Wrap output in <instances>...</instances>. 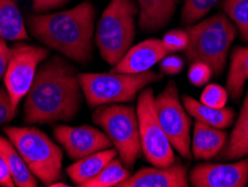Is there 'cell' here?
Returning <instances> with one entry per match:
<instances>
[{
    "label": "cell",
    "mask_w": 248,
    "mask_h": 187,
    "mask_svg": "<svg viewBox=\"0 0 248 187\" xmlns=\"http://www.w3.org/2000/svg\"><path fill=\"white\" fill-rule=\"evenodd\" d=\"M83 95L75 68L54 56L37 69L25 101V122L45 124L72 120L81 109Z\"/></svg>",
    "instance_id": "cell-1"
},
{
    "label": "cell",
    "mask_w": 248,
    "mask_h": 187,
    "mask_svg": "<svg viewBox=\"0 0 248 187\" xmlns=\"http://www.w3.org/2000/svg\"><path fill=\"white\" fill-rule=\"evenodd\" d=\"M95 9L91 1L74 8L27 18L32 36L69 60L86 63L92 58Z\"/></svg>",
    "instance_id": "cell-2"
},
{
    "label": "cell",
    "mask_w": 248,
    "mask_h": 187,
    "mask_svg": "<svg viewBox=\"0 0 248 187\" xmlns=\"http://www.w3.org/2000/svg\"><path fill=\"white\" fill-rule=\"evenodd\" d=\"M189 43L185 50L190 63L202 62L209 65L214 74L224 71L232 43L237 34V27L227 16L216 14L199 24L187 28Z\"/></svg>",
    "instance_id": "cell-3"
},
{
    "label": "cell",
    "mask_w": 248,
    "mask_h": 187,
    "mask_svg": "<svg viewBox=\"0 0 248 187\" xmlns=\"http://www.w3.org/2000/svg\"><path fill=\"white\" fill-rule=\"evenodd\" d=\"M139 6L134 0H112L98 20L95 42L101 56L115 67L132 46Z\"/></svg>",
    "instance_id": "cell-4"
},
{
    "label": "cell",
    "mask_w": 248,
    "mask_h": 187,
    "mask_svg": "<svg viewBox=\"0 0 248 187\" xmlns=\"http://www.w3.org/2000/svg\"><path fill=\"white\" fill-rule=\"evenodd\" d=\"M5 133L39 181L49 186L62 179L63 152L48 136L35 127H6Z\"/></svg>",
    "instance_id": "cell-5"
},
{
    "label": "cell",
    "mask_w": 248,
    "mask_h": 187,
    "mask_svg": "<svg viewBox=\"0 0 248 187\" xmlns=\"http://www.w3.org/2000/svg\"><path fill=\"white\" fill-rule=\"evenodd\" d=\"M83 94L91 108L108 103L132 101L149 84L162 80V74L145 71L138 74L127 73H81L78 74Z\"/></svg>",
    "instance_id": "cell-6"
},
{
    "label": "cell",
    "mask_w": 248,
    "mask_h": 187,
    "mask_svg": "<svg viewBox=\"0 0 248 187\" xmlns=\"http://www.w3.org/2000/svg\"><path fill=\"white\" fill-rule=\"evenodd\" d=\"M92 118L110 138L124 166L133 167L142 152L136 110L131 105L103 104L97 107Z\"/></svg>",
    "instance_id": "cell-7"
},
{
    "label": "cell",
    "mask_w": 248,
    "mask_h": 187,
    "mask_svg": "<svg viewBox=\"0 0 248 187\" xmlns=\"http://www.w3.org/2000/svg\"><path fill=\"white\" fill-rule=\"evenodd\" d=\"M151 87L139 95L137 115L139 120L141 149L145 158L155 167H168L174 164L173 147L158 120Z\"/></svg>",
    "instance_id": "cell-8"
},
{
    "label": "cell",
    "mask_w": 248,
    "mask_h": 187,
    "mask_svg": "<svg viewBox=\"0 0 248 187\" xmlns=\"http://www.w3.org/2000/svg\"><path fill=\"white\" fill-rule=\"evenodd\" d=\"M155 102L158 120L172 147L184 158H191V120L179 100L176 83L170 81Z\"/></svg>",
    "instance_id": "cell-9"
},
{
    "label": "cell",
    "mask_w": 248,
    "mask_h": 187,
    "mask_svg": "<svg viewBox=\"0 0 248 187\" xmlns=\"http://www.w3.org/2000/svg\"><path fill=\"white\" fill-rule=\"evenodd\" d=\"M48 55V50L29 44L19 43L13 47L3 80L15 109L18 108L23 98L29 92L38 65L45 61Z\"/></svg>",
    "instance_id": "cell-10"
},
{
    "label": "cell",
    "mask_w": 248,
    "mask_h": 187,
    "mask_svg": "<svg viewBox=\"0 0 248 187\" xmlns=\"http://www.w3.org/2000/svg\"><path fill=\"white\" fill-rule=\"evenodd\" d=\"M54 135L73 160H79L113 146L107 134L91 126H58L54 129Z\"/></svg>",
    "instance_id": "cell-11"
},
{
    "label": "cell",
    "mask_w": 248,
    "mask_h": 187,
    "mask_svg": "<svg viewBox=\"0 0 248 187\" xmlns=\"http://www.w3.org/2000/svg\"><path fill=\"white\" fill-rule=\"evenodd\" d=\"M195 187H244L248 184V158L232 164H200L190 171Z\"/></svg>",
    "instance_id": "cell-12"
},
{
    "label": "cell",
    "mask_w": 248,
    "mask_h": 187,
    "mask_svg": "<svg viewBox=\"0 0 248 187\" xmlns=\"http://www.w3.org/2000/svg\"><path fill=\"white\" fill-rule=\"evenodd\" d=\"M168 53L169 52L163 45L162 40L155 38L145 39L138 45L131 47L122 60L112 69V72L138 74L149 71V68L167 56Z\"/></svg>",
    "instance_id": "cell-13"
},
{
    "label": "cell",
    "mask_w": 248,
    "mask_h": 187,
    "mask_svg": "<svg viewBox=\"0 0 248 187\" xmlns=\"http://www.w3.org/2000/svg\"><path fill=\"white\" fill-rule=\"evenodd\" d=\"M187 170L181 164L168 167H144L118 187H187Z\"/></svg>",
    "instance_id": "cell-14"
},
{
    "label": "cell",
    "mask_w": 248,
    "mask_h": 187,
    "mask_svg": "<svg viewBox=\"0 0 248 187\" xmlns=\"http://www.w3.org/2000/svg\"><path fill=\"white\" fill-rule=\"evenodd\" d=\"M227 142V134L197 120L193 127L191 153L196 159L209 160L217 157Z\"/></svg>",
    "instance_id": "cell-15"
},
{
    "label": "cell",
    "mask_w": 248,
    "mask_h": 187,
    "mask_svg": "<svg viewBox=\"0 0 248 187\" xmlns=\"http://www.w3.org/2000/svg\"><path fill=\"white\" fill-rule=\"evenodd\" d=\"M140 7L139 25L149 32L165 27L172 18L178 0H137Z\"/></svg>",
    "instance_id": "cell-16"
},
{
    "label": "cell",
    "mask_w": 248,
    "mask_h": 187,
    "mask_svg": "<svg viewBox=\"0 0 248 187\" xmlns=\"http://www.w3.org/2000/svg\"><path fill=\"white\" fill-rule=\"evenodd\" d=\"M116 155H118L116 149L108 148L100 150L92 155L76 160V163L67 167L66 171L73 183L82 186L86 182L95 177L112 159L115 158Z\"/></svg>",
    "instance_id": "cell-17"
},
{
    "label": "cell",
    "mask_w": 248,
    "mask_h": 187,
    "mask_svg": "<svg viewBox=\"0 0 248 187\" xmlns=\"http://www.w3.org/2000/svg\"><path fill=\"white\" fill-rule=\"evenodd\" d=\"M0 157L5 161L15 186L36 187L37 177L31 173L27 164L9 139L0 137Z\"/></svg>",
    "instance_id": "cell-18"
},
{
    "label": "cell",
    "mask_w": 248,
    "mask_h": 187,
    "mask_svg": "<svg viewBox=\"0 0 248 187\" xmlns=\"http://www.w3.org/2000/svg\"><path fill=\"white\" fill-rule=\"evenodd\" d=\"M0 38L14 42L28 39L17 0H0Z\"/></svg>",
    "instance_id": "cell-19"
},
{
    "label": "cell",
    "mask_w": 248,
    "mask_h": 187,
    "mask_svg": "<svg viewBox=\"0 0 248 187\" xmlns=\"http://www.w3.org/2000/svg\"><path fill=\"white\" fill-rule=\"evenodd\" d=\"M182 102L189 115L196 118V120L202 121L218 129L228 128L234 121L235 113L234 110L231 108H211L209 105L203 104L202 102L195 100L189 95H184Z\"/></svg>",
    "instance_id": "cell-20"
},
{
    "label": "cell",
    "mask_w": 248,
    "mask_h": 187,
    "mask_svg": "<svg viewBox=\"0 0 248 187\" xmlns=\"http://www.w3.org/2000/svg\"><path fill=\"white\" fill-rule=\"evenodd\" d=\"M248 80V46H238L232 51L226 82V90L232 99L238 100Z\"/></svg>",
    "instance_id": "cell-21"
},
{
    "label": "cell",
    "mask_w": 248,
    "mask_h": 187,
    "mask_svg": "<svg viewBox=\"0 0 248 187\" xmlns=\"http://www.w3.org/2000/svg\"><path fill=\"white\" fill-rule=\"evenodd\" d=\"M129 170L121 159H112L95 177L86 182L81 187H118L130 177Z\"/></svg>",
    "instance_id": "cell-22"
},
{
    "label": "cell",
    "mask_w": 248,
    "mask_h": 187,
    "mask_svg": "<svg viewBox=\"0 0 248 187\" xmlns=\"http://www.w3.org/2000/svg\"><path fill=\"white\" fill-rule=\"evenodd\" d=\"M248 156V124L232 129V133L222 148L218 158L229 160Z\"/></svg>",
    "instance_id": "cell-23"
},
{
    "label": "cell",
    "mask_w": 248,
    "mask_h": 187,
    "mask_svg": "<svg viewBox=\"0 0 248 187\" xmlns=\"http://www.w3.org/2000/svg\"><path fill=\"white\" fill-rule=\"evenodd\" d=\"M221 6L238 28L240 37L248 43V0H224Z\"/></svg>",
    "instance_id": "cell-24"
},
{
    "label": "cell",
    "mask_w": 248,
    "mask_h": 187,
    "mask_svg": "<svg viewBox=\"0 0 248 187\" xmlns=\"http://www.w3.org/2000/svg\"><path fill=\"white\" fill-rule=\"evenodd\" d=\"M219 0H185L181 19L185 25L190 26L210 12Z\"/></svg>",
    "instance_id": "cell-25"
},
{
    "label": "cell",
    "mask_w": 248,
    "mask_h": 187,
    "mask_svg": "<svg viewBox=\"0 0 248 187\" xmlns=\"http://www.w3.org/2000/svg\"><path fill=\"white\" fill-rule=\"evenodd\" d=\"M227 90L220 86L219 84H209L202 91L200 102H202L206 105H209L211 108L221 109L225 108L226 103H227Z\"/></svg>",
    "instance_id": "cell-26"
},
{
    "label": "cell",
    "mask_w": 248,
    "mask_h": 187,
    "mask_svg": "<svg viewBox=\"0 0 248 187\" xmlns=\"http://www.w3.org/2000/svg\"><path fill=\"white\" fill-rule=\"evenodd\" d=\"M168 52H179L187 49L189 36L187 31L182 29H172L168 32L161 39Z\"/></svg>",
    "instance_id": "cell-27"
},
{
    "label": "cell",
    "mask_w": 248,
    "mask_h": 187,
    "mask_svg": "<svg viewBox=\"0 0 248 187\" xmlns=\"http://www.w3.org/2000/svg\"><path fill=\"white\" fill-rule=\"evenodd\" d=\"M213 71L209 65L202 62H195L191 63V67L188 71L189 81L196 86H202L210 80Z\"/></svg>",
    "instance_id": "cell-28"
},
{
    "label": "cell",
    "mask_w": 248,
    "mask_h": 187,
    "mask_svg": "<svg viewBox=\"0 0 248 187\" xmlns=\"http://www.w3.org/2000/svg\"><path fill=\"white\" fill-rule=\"evenodd\" d=\"M17 109L13 107L9 93L6 87H0V126L12 121L16 116Z\"/></svg>",
    "instance_id": "cell-29"
},
{
    "label": "cell",
    "mask_w": 248,
    "mask_h": 187,
    "mask_svg": "<svg viewBox=\"0 0 248 187\" xmlns=\"http://www.w3.org/2000/svg\"><path fill=\"white\" fill-rule=\"evenodd\" d=\"M185 62L181 57L176 56V55H170V56H165L160 63V68L163 73L169 75H176L180 73L184 68Z\"/></svg>",
    "instance_id": "cell-30"
},
{
    "label": "cell",
    "mask_w": 248,
    "mask_h": 187,
    "mask_svg": "<svg viewBox=\"0 0 248 187\" xmlns=\"http://www.w3.org/2000/svg\"><path fill=\"white\" fill-rule=\"evenodd\" d=\"M67 0H31L32 9L36 13H43L55 9L66 3Z\"/></svg>",
    "instance_id": "cell-31"
},
{
    "label": "cell",
    "mask_w": 248,
    "mask_h": 187,
    "mask_svg": "<svg viewBox=\"0 0 248 187\" xmlns=\"http://www.w3.org/2000/svg\"><path fill=\"white\" fill-rule=\"evenodd\" d=\"M13 49L7 45L6 40L0 38V80L5 76L7 67H8L10 56H12Z\"/></svg>",
    "instance_id": "cell-32"
},
{
    "label": "cell",
    "mask_w": 248,
    "mask_h": 187,
    "mask_svg": "<svg viewBox=\"0 0 248 187\" xmlns=\"http://www.w3.org/2000/svg\"><path fill=\"white\" fill-rule=\"evenodd\" d=\"M0 186L3 187H14V181L10 175L8 168H7L5 161L0 157Z\"/></svg>",
    "instance_id": "cell-33"
},
{
    "label": "cell",
    "mask_w": 248,
    "mask_h": 187,
    "mask_svg": "<svg viewBox=\"0 0 248 187\" xmlns=\"http://www.w3.org/2000/svg\"><path fill=\"white\" fill-rule=\"evenodd\" d=\"M248 124V91L245 97V100L243 102V108L240 110L239 117L237 119V122L235 124V128H239Z\"/></svg>",
    "instance_id": "cell-34"
}]
</instances>
